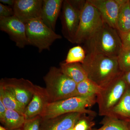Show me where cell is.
I'll return each mask as SVG.
<instances>
[{"instance_id": "obj_1", "label": "cell", "mask_w": 130, "mask_h": 130, "mask_svg": "<svg viewBox=\"0 0 130 130\" xmlns=\"http://www.w3.org/2000/svg\"><path fill=\"white\" fill-rule=\"evenodd\" d=\"M82 65L88 78L102 88L118 77L122 72L117 57L89 51Z\"/></svg>"}, {"instance_id": "obj_2", "label": "cell", "mask_w": 130, "mask_h": 130, "mask_svg": "<svg viewBox=\"0 0 130 130\" xmlns=\"http://www.w3.org/2000/svg\"><path fill=\"white\" fill-rule=\"evenodd\" d=\"M96 103V96H74L60 101L49 103L41 115L43 119H47L63 115L80 112L94 117L96 113L88 109Z\"/></svg>"}, {"instance_id": "obj_3", "label": "cell", "mask_w": 130, "mask_h": 130, "mask_svg": "<svg viewBox=\"0 0 130 130\" xmlns=\"http://www.w3.org/2000/svg\"><path fill=\"white\" fill-rule=\"evenodd\" d=\"M43 79L50 103L77 96V84L66 76L60 68H50Z\"/></svg>"}, {"instance_id": "obj_4", "label": "cell", "mask_w": 130, "mask_h": 130, "mask_svg": "<svg viewBox=\"0 0 130 130\" xmlns=\"http://www.w3.org/2000/svg\"><path fill=\"white\" fill-rule=\"evenodd\" d=\"M86 43L89 51L113 57H118L123 48L122 40L118 30L105 23Z\"/></svg>"}, {"instance_id": "obj_5", "label": "cell", "mask_w": 130, "mask_h": 130, "mask_svg": "<svg viewBox=\"0 0 130 130\" xmlns=\"http://www.w3.org/2000/svg\"><path fill=\"white\" fill-rule=\"evenodd\" d=\"M124 73H123L111 83L102 88L96 96L100 116H108L112 109L118 103L128 86Z\"/></svg>"}, {"instance_id": "obj_6", "label": "cell", "mask_w": 130, "mask_h": 130, "mask_svg": "<svg viewBox=\"0 0 130 130\" xmlns=\"http://www.w3.org/2000/svg\"><path fill=\"white\" fill-rule=\"evenodd\" d=\"M101 16L97 9L86 1L80 16L78 29L74 43H86L99 30L104 23Z\"/></svg>"}, {"instance_id": "obj_7", "label": "cell", "mask_w": 130, "mask_h": 130, "mask_svg": "<svg viewBox=\"0 0 130 130\" xmlns=\"http://www.w3.org/2000/svg\"><path fill=\"white\" fill-rule=\"evenodd\" d=\"M26 24V35L29 45L38 48L40 53L49 50L56 40L61 39L60 35L48 27L41 19H36Z\"/></svg>"}, {"instance_id": "obj_8", "label": "cell", "mask_w": 130, "mask_h": 130, "mask_svg": "<svg viewBox=\"0 0 130 130\" xmlns=\"http://www.w3.org/2000/svg\"><path fill=\"white\" fill-rule=\"evenodd\" d=\"M86 1H63L61 18L62 32L64 37L72 43H74L79 26L81 11Z\"/></svg>"}, {"instance_id": "obj_9", "label": "cell", "mask_w": 130, "mask_h": 130, "mask_svg": "<svg viewBox=\"0 0 130 130\" xmlns=\"http://www.w3.org/2000/svg\"><path fill=\"white\" fill-rule=\"evenodd\" d=\"M0 85L9 90L16 100L25 107L32 99L36 87L29 80L23 78H2Z\"/></svg>"}, {"instance_id": "obj_10", "label": "cell", "mask_w": 130, "mask_h": 130, "mask_svg": "<svg viewBox=\"0 0 130 130\" xmlns=\"http://www.w3.org/2000/svg\"><path fill=\"white\" fill-rule=\"evenodd\" d=\"M0 29L8 34L19 48H24L29 45L26 24L14 15L8 18H0Z\"/></svg>"}, {"instance_id": "obj_11", "label": "cell", "mask_w": 130, "mask_h": 130, "mask_svg": "<svg viewBox=\"0 0 130 130\" xmlns=\"http://www.w3.org/2000/svg\"><path fill=\"white\" fill-rule=\"evenodd\" d=\"M43 2V0H15L14 15L25 24L41 19Z\"/></svg>"}, {"instance_id": "obj_12", "label": "cell", "mask_w": 130, "mask_h": 130, "mask_svg": "<svg viewBox=\"0 0 130 130\" xmlns=\"http://www.w3.org/2000/svg\"><path fill=\"white\" fill-rule=\"evenodd\" d=\"M100 13L104 23L116 29L117 20L125 0H88Z\"/></svg>"}, {"instance_id": "obj_13", "label": "cell", "mask_w": 130, "mask_h": 130, "mask_svg": "<svg viewBox=\"0 0 130 130\" xmlns=\"http://www.w3.org/2000/svg\"><path fill=\"white\" fill-rule=\"evenodd\" d=\"M84 114L73 112L52 118H42L40 130H67L73 128Z\"/></svg>"}, {"instance_id": "obj_14", "label": "cell", "mask_w": 130, "mask_h": 130, "mask_svg": "<svg viewBox=\"0 0 130 130\" xmlns=\"http://www.w3.org/2000/svg\"><path fill=\"white\" fill-rule=\"evenodd\" d=\"M50 103L48 95L44 88L36 85L32 99L26 108V120L41 116L47 105Z\"/></svg>"}, {"instance_id": "obj_15", "label": "cell", "mask_w": 130, "mask_h": 130, "mask_svg": "<svg viewBox=\"0 0 130 130\" xmlns=\"http://www.w3.org/2000/svg\"><path fill=\"white\" fill-rule=\"evenodd\" d=\"M63 2V0H43L41 20L54 31Z\"/></svg>"}, {"instance_id": "obj_16", "label": "cell", "mask_w": 130, "mask_h": 130, "mask_svg": "<svg viewBox=\"0 0 130 130\" xmlns=\"http://www.w3.org/2000/svg\"><path fill=\"white\" fill-rule=\"evenodd\" d=\"M107 116L126 122L130 121V86L129 84L121 100Z\"/></svg>"}, {"instance_id": "obj_17", "label": "cell", "mask_w": 130, "mask_h": 130, "mask_svg": "<svg viewBox=\"0 0 130 130\" xmlns=\"http://www.w3.org/2000/svg\"><path fill=\"white\" fill-rule=\"evenodd\" d=\"M116 30L121 39L130 32L129 0H125L121 6L117 20Z\"/></svg>"}, {"instance_id": "obj_18", "label": "cell", "mask_w": 130, "mask_h": 130, "mask_svg": "<svg viewBox=\"0 0 130 130\" xmlns=\"http://www.w3.org/2000/svg\"><path fill=\"white\" fill-rule=\"evenodd\" d=\"M60 65L62 72L77 84L88 78L86 71L81 63L67 64L63 62L61 63Z\"/></svg>"}, {"instance_id": "obj_19", "label": "cell", "mask_w": 130, "mask_h": 130, "mask_svg": "<svg viewBox=\"0 0 130 130\" xmlns=\"http://www.w3.org/2000/svg\"><path fill=\"white\" fill-rule=\"evenodd\" d=\"M0 100L2 101L7 109H11L24 115L26 107L18 101L11 92L0 85Z\"/></svg>"}, {"instance_id": "obj_20", "label": "cell", "mask_w": 130, "mask_h": 130, "mask_svg": "<svg viewBox=\"0 0 130 130\" xmlns=\"http://www.w3.org/2000/svg\"><path fill=\"white\" fill-rule=\"evenodd\" d=\"M24 115L19 112L7 109L2 124L7 130H13L22 128L25 123Z\"/></svg>"}, {"instance_id": "obj_21", "label": "cell", "mask_w": 130, "mask_h": 130, "mask_svg": "<svg viewBox=\"0 0 130 130\" xmlns=\"http://www.w3.org/2000/svg\"><path fill=\"white\" fill-rule=\"evenodd\" d=\"M101 87L87 78L77 84L76 96H96Z\"/></svg>"}, {"instance_id": "obj_22", "label": "cell", "mask_w": 130, "mask_h": 130, "mask_svg": "<svg viewBox=\"0 0 130 130\" xmlns=\"http://www.w3.org/2000/svg\"><path fill=\"white\" fill-rule=\"evenodd\" d=\"M101 128L91 130H129L127 122L111 117L105 116Z\"/></svg>"}, {"instance_id": "obj_23", "label": "cell", "mask_w": 130, "mask_h": 130, "mask_svg": "<svg viewBox=\"0 0 130 130\" xmlns=\"http://www.w3.org/2000/svg\"><path fill=\"white\" fill-rule=\"evenodd\" d=\"M86 54L83 47L79 45L70 48L67 55L65 63H80L82 64L86 58Z\"/></svg>"}, {"instance_id": "obj_24", "label": "cell", "mask_w": 130, "mask_h": 130, "mask_svg": "<svg viewBox=\"0 0 130 130\" xmlns=\"http://www.w3.org/2000/svg\"><path fill=\"white\" fill-rule=\"evenodd\" d=\"M120 69L125 73L130 70V48H123L118 56Z\"/></svg>"}, {"instance_id": "obj_25", "label": "cell", "mask_w": 130, "mask_h": 130, "mask_svg": "<svg viewBox=\"0 0 130 130\" xmlns=\"http://www.w3.org/2000/svg\"><path fill=\"white\" fill-rule=\"evenodd\" d=\"M84 115L79 119L73 127L74 130H91L94 123Z\"/></svg>"}, {"instance_id": "obj_26", "label": "cell", "mask_w": 130, "mask_h": 130, "mask_svg": "<svg viewBox=\"0 0 130 130\" xmlns=\"http://www.w3.org/2000/svg\"><path fill=\"white\" fill-rule=\"evenodd\" d=\"M42 118L40 116L26 120L22 130H40Z\"/></svg>"}, {"instance_id": "obj_27", "label": "cell", "mask_w": 130, "mask_h": 130, "mask_svg": "<svg viewBox=\"0 0 130 130\" xmlns=\"http://www.w3.org/2000/svg\"><path fill=\"white\" fill-rule=\"evenodd\" d=\"M14 15L12 8L0 3V18H8Z\"/></svg>"}, {"instance_id": "obj_28", "label": "cell", "mask_w": 130, "mask_h": 130, "mask_svg": "<svg viewBox=\"0 0 130 130\" xmlns=\"http://www.w3.org/2000/svg\"><path fill=\"white\" fill-rule=\"evenodd\" d=\"M7 109L2 101L0 100V121L2 124L3 123L5 119Z\"/></svg>"}, {"instance_id": "obj_29", "label": "cell", "mask_w": 130, "mask_h": 130, "mask_svg": "<svg viewBox=\"0 0 130 130\" xmlns=\"http://www.w3.org/2000/svg\"><path fill=\"white\" fill-rule=\"evenodd\" d=\"M123 48H130V32L122 39Z\"/></svg>"}, {"instance_id": "obj_30", "label": "cell", "mask_w": 130, "mask_h": 130, "mask_svg": "<svg viewBox=\"0 0 130 130\" xmlns=\"http://www.w3.org/2000/svg\"><path fill=\"white\" fill-rule=\"evenodd\" d=\"M15 0H1L0 2L2 4L13 7L14 5Z\"/></svg>"}, {"instance_id": "obj_31", "label": "cell", "mask_w": 130, "mask_h": 130, "mask_svg": "<svg viewBox=\"0 0 130 130\" xmlns=\"http://www.w3.org/2000/svg\"><path fill=\"white\" fill-rule=\"evenodd\" d=\"M124 73L126 81L130 86V70Z\"/></svg>"}, {"instance_id": "obj_32", "label": "cell", "mask_w": 130, "mask_h": 130, "mask_svg": "<svg viewBox=\"0 0 130 130\" xmlns=\"http://www.w3.org/2000/svg\"><path fill=\"white\" fill-rule=\"evenodd\" d=\"M0 130H7L5 127H3V126H0Z\"/></svg>"}, {"instance_id": "obj_33", "label": "cell", "mask_w": 130, "mask_h": 130, "mask_svg": "<svg viewBox=\"0 0 130 130\" xmlns=\"http://www.w3.org/2000/svg\"><path fill=\"white\" fill-rule=\"evenodd\" d=\"M127 123H128V127H129V129L130 130V121H129V122H127Z\"/></svg>"}, {"instance_id": "obj_34", "label": "cell", "mask_w": 130, "mask_h": 130, "mask_svg": "<svg viewBox=\"0 0 130 130\" xmlns=\"http://www.w3.org/2000/svg\"><path fill=\"white\" fill-rule=\"evenodd\" d=\"M13 130H22V128H19V129H15Z\"/></svg>"}, {"instance_id": "obj_35", "label": "cell", "mask_w": 130, "mask_h": 130, "mask_svg": "<svg viewBox=\"0 0 130 130\" xmlns=\"http://www.w3.org/2000/svg\"><path fill=\"white\" fill-rule=\"evenodd\" d=\"M67 130H74V129H73V128H71V129H68Z\"/></svg>"}, {"instance_id": "obj_36", "label": "cell", "mask_w": 130, "mask_h": 130, "mask_svg": "<svg viewBox=\"0 0 130 130\" xmlns=\"http://www.w3.org/2000/svg\"></svg>"}]
</instances>
